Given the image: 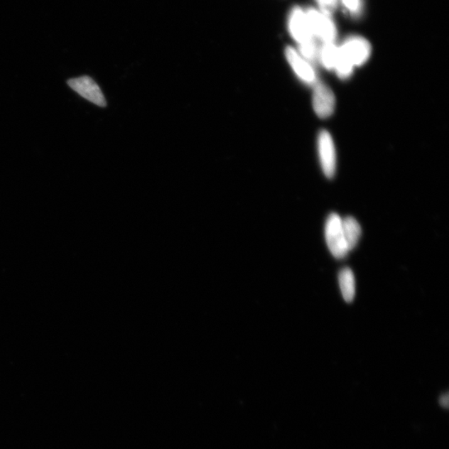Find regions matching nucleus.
<instances>
[{
  "label": "nucleus",
  "mask_w": 449,
  "mask_h": 449,
  "mask_svg": "<svg viewBox=\"0 0 449 449\" xmlns=\"http://www.w3.org/2000/svg\"><path fill=\"white\" fill-rule=\"evenodd\" d=\"M325 240L332 255L338 259L347 256L349 252L344 237L342 219L338 214L330 215L325 224Z\"/></svg>",
  "instance_id": "f257e3e1"
},
{
  "label": "nucleus",
  "mask_w": 449,
  "mask_h": 449,
  "mask_svg": "<svg viewBox=\"0 0 449 449\" xmlns=\"http://www.w3.org/2000/svg\"><path fill=\"white\" fill-rule=\"evenodd\" d=\"M305 13L314 38L323 43H335L337 29L330 16L315 9H310Z\"/></svg>",
  "instance_id": "f03ea898"
},
{
  "label": "nucleus",
  "mask_w": 449,
  "mask_h": 449,
  "mask_svg": "<svg viewBox=\"0 0 449 449\" xmlns=\"http://www.w3.org/2000/svg\"><path fill=\"white\" fill-rule=\"evenodd\" d=\"M341 55L354 67L364 65L371 55V45L368 40L359 36L346 38L340 47Z\"/></svg>",
  "instance_id": "7ed1b4c3"
},
{
  "label": "nucleus",
  "mask_w": 449,
  "mask_h": 449,
  "mask_svg": "<svg viewBox=\"0 0 449 449\" xmlns=\"http://www.w3.org/2000/svg\"><path fill=\"white\" fill-rule=\"evenodd\" d=\"M67 85L77 94L99 107H106L104 94L96 82L89 76H82L67 81Z\"/></svg>",
  "instance_id": "20e7f679"
},
{
  "label": "nucleus",
  "mask_w": 449,
  "mask_h": 449,
  "mask_svg": "<svg viewBox=\"0 0 449 449\" xmlns=\"http://www.w3.org/2000/svg\"><path fill=\"white\" fill-rule=\"evenodd\" d=\"M318 152L322 170L327 178L334 177L336 171V152L331 135L321 131L318 136Z\"/></svg>",
  "instance_id": "39448f33"
},
{
  "label": "nucleus",
  "mask_w": 449,
  "mask_h": 449,
  "mask_svg": "<svg viewBox=\"0 0 449 449\" xmlns=\"http://www.w3.org/2000/svg\"><path fill=\"white\" fill-rule=\"evenodd\" d=\"M312 104L317 116L320 119L329 118L335 109V97L333 91L323 82L314 85Z\"/></svg>",
  "instance_id": "423d86ee"
},
{
  "label": "nucleus",
  "mask_w": 449,
  "mask_h": 449,
  "mask_svg": "<svg viewBox=\"0 0 449 449\" xmlns=\"http://www.w3.org/2000/svg\"><path fill=\"white\" fill-rule=\"evenodd\" d=\"M288 28H289L291 37L299 45L315 38L312 34L306 13L302 11L300 7H295L292 9L289 21H288Z\"/></svg>",
  "instance_id": "0eeeda50"
},
{
  "label": "nucleus",
  "mask_w": 449,
  "mask_h": 449,
  "mask_svg": "<svg viewBox=\"0 0 449 449\" xmlns=\"http://www.w3.org/2000/svg\"><path fill=\"white\" fill-rule=\"evenodd\" d=\"M286 58L290 63L293 71L298 77L306 85H315L316 75L313 66L305 60L295 48L287 47L286 48Z\"/></svg>",
  "instance_id": "6e6552de"
},
{
  "label": "nucleus",
  "mask_w": 449,
  "mask_h": 449,
  "mask_svg": "<svg viewBox=\"0 0 449 449\" xmlns=\"http://www.w3.org/2000/svg\"><path fill=\"white\" fill-rule=\"evenodd\" d=\"M342 229L346 245L349 251L357 246L361 237V227L359 224L352 217L342 219Z\"/></svg>",
  "instance_id": "1a4fd4ad"
},
{
  "label": "nucleus",
  "mask_w": 449,
  "mask_h": 449,
  "mask_svg": "<svg viewBox=\"0 0 449 449\" xmlns=\"http://www.w3.org/2000/svg\"><path fill=\"white\" fill-rule=\"evenodd\" d=\"M339 284L345 301L351 302L355 296V280L352 271L344 268L339 274Z\"/></svg>",
  "instance_id": "9d476101"
},
{
  "label": "nucleus",
  "mask_w": 449,
  "mask_h": 449,
  "mask_svg": "<svg viewBox=\"0 0 449 449\" xmlns=\"http://www.w3.org/2000/svg\"><path fill=\"white\" fill-rule=\"evenodd\" d=\"M339 51V47L336 46L335 43H324L320 48L319 60L326 70H335L338 61Z\"/></svg>",
  "instance_id": "9b49d317"
},
{
  "label": "nucleus",
  "mask_w": 449,
  "mask_h": 449,
  "mask_svg": "<svg viewBox=\"0 0 449 449\" xmlns=\"http://www.w3.org/2000/svg\"><path fill=\"white\" fill-rule=\"evenodd\" d=\"M320 47L316 41V38H312L309 41L300 43L298 53L310 63H315L319 60Z\"/></svg>",
  "instance_id": "f8f14e48"
},
{
  "label": "nucleus",
  "mask_w": 449,
  "mask_h": 449,
  "mask_svg": "<svg viewBox=\"0 0 449 449\" xmlns=\"http://www.w3.org/2000/svg\"><path fill=\"white\" fill-rule=\"evenodd\" d=\"M346 9L351 16H359L363 9V0H342Z\"/></svg>",
  "instance_id": "ddd939ff"
},
{
  "label": "nucleus",
  "mask_w": 449,
  "mask_h": 449,
  "mask_svg": "<svg viewBox=\"0 0 449 449\" xmlns=\"http://www.w3.org/2000/svg\"><path fill=\"white\" fill-rule=\"evenodd\" d=\"M321 9L322 13L330 16L335 11L337 0H317Z\"/></svg>",
  "instance_id": "4468645a"
}]
</instances>
